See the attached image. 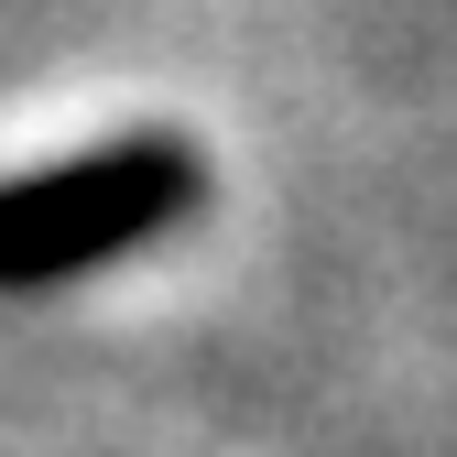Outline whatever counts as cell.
<instances>
[{
	"label": "cell",
	"instance_id": "1",
	"mask_svg": "<svg viewBox=\"0 0 457 457\" xmlns=\"http://www.w3.org/2000/svg\"><path fill=\"white\" fill-rule=\"evenodd\" d=\"M207 207V153L186 131H120L0 186V295H54L153 251Z\"/></svg>",
	"mask_w": 457,
	"mask_h": 457
}]
</instances>
